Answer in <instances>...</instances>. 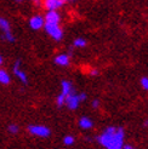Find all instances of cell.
Instances as JSON below:
<instances>
[{"mask_svg":"<svg viewBox=\"0 0 148 149\" xmlns=\"http://www.w3.org/2000/svg\"><path fill=\"white\" fill-rule=\"evenodd\" d=\"M12 69H13V74L17 77V79L21 81L22 84H28V75H27V73L21 68V61L20 59H17V61L15 62Z\"/></svg>","mask_w":148,"mask_h":149,"instance_id":"obj_6","label":"cell"},{"mask_svg":"<svg viewBox=\"0 0 148 149\" xmlns=\"http://www.w3.org/2000/svg\"><path fill=\"white\" fill-rule=\"evenodd\" d=\"M123 149H136V148H135V147H132V146H129V144H128V146H125V144H124Z\"/></svg>","mask_w":148,"mask_h":149,"instance_id":"obj_20","label":"cell"},{"mask_svg":"<svg viewBox=\"0 0 148 149\" xmlns=\"http://www.w3.org/2000/svg\"><path fill=\"white\" fill-rule=\"evenodd\" d=\"M55 63L60 67H67L71 63V56L68 54H60L55 57Z\"/></svg>","mask_w":148,"mask_h":149,"instance_id":"obj_10","label":"cell"},{"mask_svg":"<svg viewBox=\"0 0 148 149\" xmlns=\"http://www.w3.org/2000/svg\"><path fill=\"white\" fill-rule=\"evenodd\" d=\"M86 44H87V41L84 38H77L73 41V46L77 47V49H81V47H85Z\"/></svg>","mask_w":148,"mask_h":149,"instance_id":"obj_14","label":"cell"},{"mask_svg":"<svg viewBox=\"0 0 148 149\" xmlns=\"http://www.w3.org/2000/svg\"><path fill=\"white\" fill-rule=\"evenodd\" d=\"M33 3H35V4H40V0H32Z\"/></svg>","mask_w":148,"mask_h":149,"instance_id":"obj_22","label":"cell"},{"mask_svg":"<svg viewBox=\"0 0 148 149\" xmlns=\"http://www.w3.org/2000/svg\"><path fill=\"white\" fill-rule=\"evenodd\" d=\"M29 27L33 31H40L41 28H44V24H45V19L41 15H34L29 18V22H28Z\"/></svg>","mask_w":148,"mask_h":149,"instance_id":"obj_7","label":"cell"},{"mask_svg":"<svg viewBox=\"0 0 148 149\" xmlns=\"http://www.w3.org/2000/svg\"><path fill=\"white\" fill-rule=\"evenodd\" d=\"M141 86H142L143 90L148 91V78H147V77H143V78L141 79Z\"/></svg>","mask_w":148,"mask_h":149,"instance_id":"obj_17","label":"cell"},{"mask_svg":"<svg viewBox=\"0 0 148 149\" xmlns=\"http://www.w3.org/2000/svg\"><path fill=\"white\" fill-rule=\"evenodd\" d=\"M86 100V93H75V92H72L71 95H68L66 97V102H64V106H67L68 109L74 110L79 107V104L81 102H84Z\"/></svg>","mask_w":148,"mask_h":149,"instance_id":"obj_4","label":"cell"},{"mask_svg":"<svg viewBox=\"0 0 148 149\" xmlns=\"http://www.w3.org/2000/svg\"><path fill=\"white\" fill-rule=\"evenodd\" d=\"M64 4V0H44V7L47 11H58Z\"/></svg>","mask_w":148,"mask_h":149,"instance_id":"obj_8","label":"cell"},{"mask_svg":"<svg viewBox=\"0 0 148 149\" xmlns=\"http://www.w3.org/2000/svg\"><path fill=\"white\" fill-rule=\"evenodd\" d=\"M0 33H1V38L7 42H15V40H16L12 33L10 22L4 17H0Z\"/></svg>","mask_w":148,"mask_h":149,"instance_id":"obj_3","label":"cell"},{"mask_svg":"<svg viewBox=\"0 0 148 149\" xmlns=\"http://www.w3.org/2000/svg\"><path fill=\"white\" fill-rule=\"evenodd\" d=\"M72 92H74L73 84L71 83L69 80H62V83H61V93L67 97V96L71 95Z\"/></svg>","mask_w":148,"mask_h":149,"instance_id":"obj_11","label":"cell"},{"mask_svg":"<svg viewBox=\"0 0 148 149\" xmlns=\"http://www.w3.org/2000/svg\"><path fill=\"white\" fill-rule=\"evenodd\" d=\"M7 131H9V133L16 135V133H18V131H20V127H18V125H16V124H10L9 126H7Z\"/></svg>","mask_w":148,"mask_h":149,"instance_id":"obj_16","label":"cell"},{"mask_svg":"<svg viewBox=\"0 0 148 149\" xmlns=\"http://www.w3.org/2000/svg\"><path fill=\"white\" fill-rule=\"evenodd\" d=\"M44 29H45L47 35L51 36L55 41H61L63 39V31H62L60 23H50V22H45Z\"/></svg>","mask_w":148,"mask_h":149,"instance_id":"obj_2","label":"cell"},{"mask_svg":"<svg viewBox=\"0 0 148 149\" xmlns=\"http://www.w3.org/2000/svg\"><path fill=\"white\" fill-rule=\"evenodd\" d=\"M145 125H146V126H148V120H147V121L145 123Z\"/></svg>","mask_w":148,"mask_h":149,"instance_id":"obj_25","label":"cell"},{"mask_svg":"<svg viewBox=\"0 0 148 149\" xmlns=\"http://www.w3.org/2000/svg\"><path fill=\"white\" fill-rule=\"evenodd\" d=\"M11 83V77L5 69L0 68V84L1 85H9Z\"/></svg>","mask_w":148,"mask_h":149,"instance_id":"obj_13","label":"cell"},{"mask_svg":"<svg viewBox=\"0 0 148 149\" xmlns=\"http://www.w3.org/2000/svg\"><path fill=\"white\" fill-rule=\"evenodd\" d=\"M90 75H92V77L98 75V70H97V69H91V70H90Z\"/></svg>","mask_w":148,"mask_h":149,"instance_id":"obj_19","label":"cell"},{"mask_svg":"<svg viewBox=\"0 0 148 149\" xmlns=\"http://www.w3.org/2000/svg\"><path fill=\"white\" fill-rule=\"evenodd\" d=\"M15 1H16V3H22L23 0H15Z\"/></svg>","mask_w":148,"mask_h":149,"instance_id":"obj_24","label":"cell"},{"mask_svg":"<svg viewBox=\"0 0 148 149\" xmlns=\"http://www.w3.org/2000/svg\"><path fill=\"white\" fill-rule=\"evenodd\" d=\"M124 138H125L124 129L109 126L97 137V141L106 149H123Z\"/></svg>","mask_w":148,"mask_h":149,"instance_id":"obj_1","label":"cell"},{"mask_svg":"<svg viewBox=\"0 0 148 149\" xmlns=\"http://www.w3.org/2000/svg\"><path fill=\"white\" fill-rule=\"evenodd\" d=\"M74 142H75V138H74L73 136H71V135L66 136V137L63 138V144H64V146H67V147L73 146V144H74Z\"/></svg>","mask_w":148,"mask_h":149,"instance_id":"obj_15","label":"cell"},{"mask_svg":"<svg viewBox=\"0 0 148 149\" xmlns=\"http://www.w3.org/2000/svg\"><path fill=\"white\" fill-rule=\"evenodd\" d=\"M28 132L32 136L40 137V138H47L51 135V131L47 126L44 125H29L28 126Z\"/></svg>","mask_w":148,"mask_h":149,"instance_id":"obj_5","label":"cell"},{"mask_svg":"<svg viewBox=\"0 0 148 149\" xmlns=\"http://www.w3.org/2000/svg\"><path fill=\"white\" fill-rule=\"evenodd\" d=\"M44 19H45V22H50V23H60L61 15L58 13V11H47L44 16Z\"/></svg>","mask_w":148,"mask_h":149,"instance_id":"obj_9","label":"cell"},{"mask_svg":"<svg viewBox=\"0 0 148 149\" xmlns=\"http://www.w3.org/2000/svg\"><path fill=\"white\" fill-rule=\"evenodd\" d=\"M78 125H79V127L83 129V130H90V129H92V126H94V121L91 120L90 118L83 116V118L79 119Z\"/></svg>","mask_w":148,"mask_h":149,"instance_id":"obj_12","label":"cell"},{"mask_svg":"<svg viewBox=\"0 0 148 149\" xmlns=\"http://www.w3.org/2000/svg\"><path fill=\"white\" fill-rule=\"evenodd\" d=\"M71 1H74V0H64V3H71Z\"/></svg>","mask_w":148,"mask_h":149,"instance_id":"obj_23","label":"cell"},{"mask_svg":"<svg viewBox=\"0 0 148 149\" xmlns=\"http://www.w3.org/2000/svg\"><path fill=\"white\" fill-rule=\"evenodd\" d=\"M3 62H4V59H3V57H1V56H0V67H1Z\"/></svg>","mask_w":148,"mask_h":149,"instance_id":"obj_21","label":"cell"},{"mask_svg":"<svg viewBox=\"0 0 148 149\" xmlns=\"http://www.w3.org/2000/svg\"><path fill=\"white\" fill-rule=\"evenodd\" d=\"M100 104H101V103H100V101H98V100H94V101H92V103H91V106H92L95 109H97V108L100 107Z\"/></svg>","mask_w":148,"mask_h":149,"instance_id":"obj_18","label":"cell"}]
</instances>
